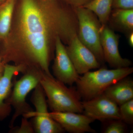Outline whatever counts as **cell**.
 I'll use <instances>...</instances> for the list:
<instances>
[{
	"label": "cell",
	"instance_id": "cell-6",
	"mask_svg": "<svg viewBox=\"0 0 133 133\" xmlns=\"http://www.w3.org/2000/svg\"><path fill=\"white\" fill-rule=\"evenodd\" d=\"M31 101L35 108L33 126L36 132L61 133L65 131L59 124L50 116L45 94L40 84L34 89Z\"/></svg>",
	"mask_w": 133,
	"mask_h": 133
},
{
	"label": "cell",
	"instance_id": "cell-26",
	"mask_svg": "<svg viewBox=\"0 0 133 133\" xmlns=\"http://www.w3.org/2000/svg\"><path fill=\"white\" fill-rule=\"evenodd\" d=\"M43 1H49V0H43Z\"/></svg>",
	"mask_w": 133,
	"mask_h": 133
},
{
	"label": "cell",
	"instance_id": "cell-24",
	"mask_svg": "<svg viewBox=\"0 0 133 133\" xmlns=\"http://www.w3.org/2000/svg\"><path fill=\"white\" fill-rule=\"evenodd\" d=\"M5 1H6V0H0V5L2 4V3H3Z\"/></svg>",
	"mask_w": 133,
	"mask_h": 133
},
{
	"label": "cell",
	"instance_id": "cell-3",
	"mask_svg": "<svg viewBox=\"0 0 133 133\" xmlns=\"http://www.w3.org/2000/svg\"><path fill=\"white\" fill-rule=\"evenodd\" d=\"M133 72V67L109 70L102 68L89 71L80 76L76 82L79 94L84 100L102 94L107 88Z\"/></svg>",
	"mask_w": 133,
	"mask_h": 133
},
{
	"label": "cell",
	"instance_id": "cell-20",
	"mask_svg": "<svg viewBox=\"0 0 133 133\" xmlns=\"http://www.w3.org/2000/svg\"><path fill=\"white\" fill-rule=\"evenodd\" d=\"M28 118L23 117L22 119L21 125L19 128L14 130L15 133H32L34 132L33 125L27 120Z\"/></svg>",
	"mask_w": 133,
	"mask_h": 133
},
{
	"label": "cell",
	"instance_id": "cell-23",
	"mask_svg": "<svg viewBox=\"0 0 133 133\" xmlns=\"http://www.w3.org/2000/svg\"><path fill=\"white\" fill-rule=\"evenodd\" d=\"M1 40L0 39V42H1ZM4 65L3 63L2 62L1 59V57H0V71H3L4 70Z\"/></svg>",
	"mask_w": 133,
	"mask_h": 133
},
{
	"label": "cell",
	"instance_id": "cell-21",
	"mask_svg": "<svg viewBox=\"0 0 133 133\" xmlns=\"http://www.w3.org/2000/svg\"><path fill=\"white\" fill-rule=\"evenodd\" d=\"M72 7L84 6L92 0H63Z\"/></svg>",
	"mask_w": 133,
	"mask_h": 133
},
{
	"label": "cell",
	"instance_id": "cell-11",
	"mask_svg": "<svg viewBox=\"0 0 133 133\" xmlns=\"http://www.w3.org/2000/svg\"><path fill=\"white\" fill-rule=\"evenodd\" d=\"M27 70L22 65H4L3 74L0 79V121L9 116L12 111V107L6 100L12 91L14 78L20 73L24 74Z\"/></svg>",
	"mask_w": 133,
	"mask_h": 133
},
{
	"label": "cell",
	"instance_id": "cell-27",
	"mask_svg": "<svg viewBox=\"0 0 133 133\" xmlns=\"http://www.w3.org/2000/svg\"></svg>",
	"mask_w": 133,
	"mask_h": 133
},
{
	"label": "cell",
	"instance_id": "cell-15",
	"mask_svg": "<svg viewBox=\"0 0 133 133\" xmlns=\"http://www.w3.org/2000/svg\"><path fill=\"white\" fill-rule=\"evenodd\" d=\"M16 0H6L0 5V39L5 41L10 33Z\"/></svg>",
	"mask_w": 133,
	"mask_h": 133
},
{
	"label": "cell",
	"instance_id": "cell-2",
	"mask_svg": "<svg viewBox=\"0 0 133 133\" xmlns=\"http://www.w3.org/2000/svg\"><path fill=\"white\" fill-rule=\"evenodd\" d=\"M40 84L52 111L83 112L81 97L77 91L68 88L53 76H48L44 72Z\"/></svg>",
	"mask_w": 133,
	"mask_h": 133
},
{
	"label": "cell",
	"instance_id": "cell-18",
	"mask_svg": "<svg viewBox=\"0 0 133 133\" xmlns=\"http://www.w3.org/2000/svg\"><path fill=\"white\" fill-rule=\"evenodd\" d=\"M108 124L103 130L104 133H124L127 130L126 123L121 119H112L107 121Z\"/></svg>",
	"mask_w": 133,
	"mask_h": 133
},
{
	"label": "cell",
	"instance_id": "cell-17",
	"mask_svg": "<svg viewBox=\"0 0 133 133\" xmlns=\"http://www.w3.org/2000/svg\"><path fill=\"white\" fill-rule=\"evenodd\" d=\"M121 120L126 124L133 123V99L119 106Z\"/></svg>",
	"mask_w": 133,
	"mask_h": 133
},
{
	"label": "cell",
	"instance_id": "cell-1",
	"mask_svg": "<svg viewBox=\"0 0 133 133\" xmlns=\"http://www.w3.org/2000/svg\"><path fill=\"white\" fill-rule=\"evenodd\" d=\"M18 16L19 43L0 52L3 63L14 62L52 76L49 65L56 38L68 44L77 33L74 8L63 6L57 0H21Z\"/></svg>",
	"mask_w": 133,
	"mask_h": 133
},
{
	"label": "cell",
	"instance_id": "cell-5",
	"mask_svg": "<svg viewBox=\"0 0 133 133\" xmlns=\"http://www.w3.org/2000/svg\"><path fill=\"white\" fill-rule=\"evenodd\" d=\"M78 21V37L95 55L100 63L105 62L100 43L101 24L90 10L83 6L73 7Z\"/></svg>",
	"mask_w": 133,
	"mask_h": 133
},
{
	"label": "cell",
	"instance_id": "cell-4",
	"mask_svg": "<svg viewBox=\"0 0 133 133\" xmlns=\"http://www.w3.org/2000/svg\"><path fill=\"white\" fill-rule=\"evenodd\" d=\"M43 72L36 69H29L24 75L14 84V87L6 102L15 110L10 122V127H13L17 118L22 115L29 118L33 117L34 111L26 101V97L31 90L40 84Z\"/></svg>",
	"mask_w": 133,
	"mask_h": 133
},
{
	"label": "cell",
	"instance_id": "cell-14",
	"mask_svg": "<svg viewBox=\"0 0 133 133\" xmlns=\"http://www.w3.org/2000/svg\"><path fill=\"white\" fill-rule=\"evenodd\" d=\"M107 25L128 35L133 31V9H112Z\"/></svg>",
	"mask_w": 133,
	"mask_h": 133
},
{
	"label": "cell",
	"instance_id": "cell-7",
	"mask_svg": "<svg viewBox=\"0 0 133 133\" xmlns=\"http://www.w3.org/2000/svg\"><path fill=\"white\" fill-rule=\"evenodd\" d=\"M100 35L105 62L114 69L130 66L132 64L131 60L122 57L119 52L120 36L115 33L107 24H102Z\"/></svg>",
	"mask_w": 133,
	"mask_h": 133
},
{
	"label": "cell",
	"instance_id": "cell-25",
	"mask_svg": "<svg viewBox=\"0 0 133 133\" xmlns=\"http://www.w3.org/2000/svg\"><path fill=\"white\" fill-rule=\"evenodd\" d=\"M3 71H0V79H1V77L2 76L3 74Z\"/></svg>",
	"mask_w": 133,
	"mask_h": 133
},
{
	"label": "cell",
	"instance_id": "cell-13",
	"mask_svg": "<svg viewBox=\"0 0 133 133\" xmlns=\"http://www.w3.org/2000/svg\"><path fill=\"white\" fill-rule=\"evenodd\" d=\"M102 94L120 105L133 99V81L126 77L110 86Z\"/></svg>",
	"mask_w": 133,
	"mask_h": 133
},
{
	"label": "cell",
	"instance_id": "cell-9",
	"mask_svg": "<svg viewBox=\"0 0 133 133\" xmlns=\"http://www.w3.org/2000/svg\"><path fill=\"white\" fill-rule=\"evenodd\" d=\"M55 57L52 69L56 79L65 84L72 85L76 83L80 76L69 57L66 47L59 37L56 38Z\"/></svg>",
	"mask_w": 133,
	"mask_h": 133
},
{
	"label": "cell",
	"instance_id": "cell-16",
	"mask_svg": "<svg viewBox=\"0 0 133 133\" xmlns=\"http://www.w3.org/2000/svg\"><path fill=\"white\" fill-rule=\"evenodd\" d=\"M113 1L92 0L83 7L93 12L101 24H106L112 11Z\"/></svg>",
	"mask_w": 133,
	"mask_h": 133
},
{
	"label": "cell",
	"instance_id": "cell-12",
	"mask_svg": "<svg viewBox=\"0 0 133 133\" xmlns=\"http://www.w3.org/2000/svg\"><path fill=\"white\" fill-rule=\"evenodd\" d=\"M49 114L65 131L72 133L96 132L90 126L94 121L85 114L71 112L51 111Z\"/></svg>",
	"mask_w": 133,
	"mask_h": 133
},
{
	"label": "cell",
	"instance_id": "cell-19",
	"mask_svg": "<svg viewBox=\"0 0 133 133\" xmlns=\"http://www.w3.org/2000/svg\"><path fill=\"white\" fill-rule=\"evenodd\" d=\"M133 9V0H113L112 9Z\"/></svg>",
	"mask_w": 133,
	"mask_h": 133
},
{
	"label": "cell",
	"instance_id": "cell-10",
	"mask_svg": "<svg viewBox=\"0 0 133 133\" xmlns=\"http://www.w3.org/2000/svg\"><path fill=\"white\" fill-rule=\"evenodd\" d=\"M67 44L66 51L79 74L100 67L101 64L95 55L81 42L77 34L72 37Z\"/></svg>",
	"mask_w": 133,
	"mask_h": 133
},
{
	"label": "cell",
	"instance_id": "cell-8",
	"mask_svg": "<svg viewBox=\"0 0 133 133\" xmlns=\"http://www.w3.org/2000/svg\"><path fill=\"white\" fill-rule=\"evenodd\" d=\"M81 103L84 114L94 121L121 119L119 106L103 94Z\"/></svg>",
	"mask_w": 133,
	"mask_h": 133
},
{
	"label": "cell",
	"instance_id": "cell-22",
	"mask_svg": "<svg viewBox=\"0 0 133 133\" xmlns=\"http://www.w3.org/2000/svg\"><path fill=\"white\" fill-rule=\"evenodd\" d=\"M127 36L128 41L129 45H130L131 48L133 47V31L127 35Z\"/></svg>",
	"mask_w": 133,
	"mask_h": 133
}]
</instances>
